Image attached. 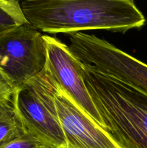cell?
Here are the masks:
<instances>
[{"label":"cell","instance_id":"ba28073f","mask_svg":"<svg viewBox=\"0 0 147 148\" xmlns=\"http://www.w3.org/2000/svg\"><path fill=\"white\" fill-rule=\"evenodd\" d=\"M25 132L12 98L0 102V147L18 138Z\"/></svg>","mask_w":147,"mask_h":148},{"label":"cell","instance_id":"7a4b0ae2","mask_svg":"<svg viewBox=\"0 0 147 148\" xmlns=\"http://www.w3.org/2000/svg\"><path fill=\"white\" fill-rule=\"evenodd\" d=\"M83 77L105 130L120 148H147V95L83 64Z\"/></svg>","mask_w":147,"mask_h":148},{"label":"cell","instance_id":"9c48e42d","mask_svg":"<svg viewBox=\"0 0 147 148\" xmlns=\"http://www.w3.org/2000/svg\"><path fill=\"white\" fill-rule=\"evenodd\" d=\"M20 1L0 0V36L10 30L27 24Z\"/></svg>","mask_w":147,"mask_h":148},{"label":"cell","instance_id":"3957f363","mask_svg":"<svg viewBox=\"0 0 147 148\" xmlns=\"http://www.w3.org/2000/svg\"><path fill=\"white\" fill-rule=\"evenodd\" d=\"M58 88L45 66L39 75L15 90L12 98L25 131L48 148H66L55 101Z\"/></svg>","mask_w":147,"mask_h":148},{"label":"cell","instance_id":"8992f818","mask_svg":"<svg viewBox=\"0 0 147 148\" xmlns=\"http://www.w3.org/2000/svg\"><path fill=\"white\" fill-rule=\"evenodd\" d=\"M81 59L99 73L120 81L147 95V64L107 40L93 36L85 45Z\"/></svg>","mask_w":147,"mask_h":148},{"label":"cell","instance_id":"8fae6325","mask_svg":"<svg viewBox=\"0 0 147 148\" xmlns=\"http://www.w3.org/2000/svg\"><path fill=\"white\" fill-rule=\"evenodd\" d=\"M14 91V88L8 78L0 69V102L12 98Z\"/></svg>","mask_w":147,"mask_h":148},{"label":"cell","instance_id":"6da1fadb","mask_svg":"<svg viewBox=\"0 0 147 148\" xmlns=\"http://www.w3.org/2000/svg\"><path fill=\"white\" fill-rule=\"evenodd\" d=\"M28 24L47 33L104 30L125 33L146 23L133 0H24Z\"/></svg>","mask_w":147,"mask_h":148},{"label":"cell","instance_id":"5b68a950","mask_svg":"<svg viewBox=\"0 0 147 148\" xmlns=\"http://www.w3.org/2000/svg\"><path fill=\"white\" fill-rule=\"evenodd\" d=\"M47 60L46 68L59 86L105 130V126L91 98L83 77V63L73 54L69 46L59 39L44 36ZM106 131V130H105Z\"/></svg>","mask_w":147,"mask_h":148},{"label":"cell","instance_id":"52a82bcc","mask_svg":"<svg viewBox=\"0 0 147 148\" xmlns=\"http://www.w3.org/2000/svg\"><path fill=\"white\" fill-rule=\"evenodd\" d=\"M55 101L66 148H120L59 86Z\"/></svg>","mask_w":147,"mask_h":148},{"label":"cell","instance_id":"30bf717a","mask_svg":"<svg viewBox=\"0 0 147 148\" xmlns=\"http://www.w3.org/2000/svg\"><path fill=\"white\" fill-rule=\"evenodd\" d=\"M0 148H48L37 138L26 132L12 141L4 145Z\"/></svg>","mask_w":147,"mask_h":148},{"label":"cell","instance_id":"277c9868","mask_svg":"<svg viewBox=\"0 0 147 148\" xmlns=\"http://www.w3.org/2000/svg\"><path fill=\"white\" fill-rule=\"evenodd\" d=\"M46 60L44 35L31 25H22L0 36V69L14 90L39 75Z\"/></svg>","mask_w":147,"mask_h":148}]
</instances>
